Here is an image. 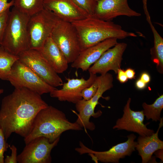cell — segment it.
<instances>
[{
  "instance_id": "obj_21",
  "label": "cell",
  "mask_w": 163,
  "mask_h": 163,
  "mask_svg": "<svg viewBox=\"0 0 163 163\" xmlns=\"http://www.w3.org/2000/svg\"><path fill=\"white\" fill-rule=\"evenodd\" d=\"M14 7L20 11L30 16L43 8V0H14Z\"/></svg>"
},
{
  "instance_id": "obj_14",
  "label": "cell",
  "mask_w": 163,
  "mask_h": 163,
  "mask_svg": "<svg viewBox=\"0 0 163 163\" xmlns=\"http://www.w3.org/2000/svg\"><path fill=\"white\" fill-rule=\"evenodd\" d=\"M127 46V44L125 43H118L107 50L89 68L88 70L89 73L101 75L113 70L117 74L120 68L123 56Z\"/></svg>"
},
{
  "instance_id": "obj_10",
  "label": "cell",
  "mask_w": 163,
  "mask_h": 163,
  "mask_svg": "<svg viewBox=\"0 0 163 163\" xmlns=\"http://www.w3.org/2000/svg\"><path fill=\"white\" fill-rule=\"evenodd\" d=\"M60 137L50 142L45 137H36L26 144L22 151L17 156L19 163H50L51 152L56 146Z\"/></svg>"
},
{
  "instance_id": "obj_30",
  "label": "cell",
  "mask_w": 163,
  "mask_h": 163,
  "mask_svg": "<svg viewBox=\"0 0 163 163\" xmlns=\"http://www.w3.org/2000/svg\"><path fill=\"white\" fill-rule=\"evenodd\" d=\"M8 0H0V14L14 6V0L8 2Z\"/></svg>"
},
{
  "instance_id": "obj_19",
  "label": "cell",
  "mask_w": 163,
  "mask_h": 163,
  "mask_svg": "<svg viewBox=\"0 0 163 163\" xmlns=\"http://www.w3.org/2000/svg\"><path fill=\"white\" fill-rule=\"evenodd\" d=\"M75 107L78 113L77 114L78 118L76 122L82 128L91 131L95 129L94 123L90 122V119L92 116L96 118L102 114L101 111L94 112L95 108L93 106L90 100L87 101L82 99L75 104Z\"/></svg>"
},
{
  "instance_id": "obj_29",
  "label": "cell",
  "mask_w": 163,
  "mask_h": 163,
  "mask_svg": "<svg viewBox=\"0 0 163 163\" xmlns=\"http://www.w3.org/2000/svg\"><path fill=\"white\" fill-rule=\"evenodd\" d=\"M11 150V154L10 156H7L4 159L5 163H17V149L14 145L9 146Z\"/></svg>"
},
{
  "instance_id": "obj_9",
  "label": "cell",
  "mask_w": 163,
  "mask_h": 163,
  "mask_svg": "<svg viewBox=\"0 0 163 163\" xmlns=\"http://www.w3.org/2000/svg\"><path fill=\"white\" fill-rule=\"evenodd\" d=\"M127 140L113 146L108 150L98 152L93 150L80 142V147L75 150L80 155L88 153L92 159L96 162L98 161L104 163H118L119 160L126 156H130L135 151L137 142L135 141L136 136L133 133L127 136Z\"/></svg>"
},
{
  "instance_id": "obj_15",
  "label": "cell",
  "mask_w": 163,
  "mask_h": 163,
  "mask_svg": "<svg viewBox=\"0 0 163 163\" xmlns=\"http://www.w3.org/2000/svg\"><path fill=\"white\" fill-rule=\"evenodd\" d=\"M43 7L53 12L60 20L70 23L88 15L74 0H43Z\"/></svg>"
},
{
  "instance_id": "obj_12",
  "label": "cell",
  "mask_w": 163,
  "mask_h": 163,
  "mask_svg": "<svg viewBox=\"0 0 163 163\" xmlns=\"http://www.w3.org/2000/svg\"><path fill=\"white\" fill-rule=\"evenodd\" d=\"M131 101V98H129L124 107L122 117L117 119L113 129L133 132L142 136L152 135L154 131L148 128L143 123L144 115L143 110H132L130 107Z\"/></svg>"
},
{
  "instance_id": "obj_17",
  "label": "cell",
  "mask_w": 163,
  "mask_h": 163,
  "mask_svg": "<svg viewBox=\"0 0 163 163\" xmlns=\"http://www.w3.org/2000/svg\"><path fill=\"white\" fill-rule=\"evenodd\" d=\"M38 51L57 73H62L67 69L69 63L51 37Z\"/></svg>"
},
{
  "instance_id": "obj_2",
  "label": "cell",
  "mask_w": 163,
  "mask_h": 163,
  "mask_svg": "<svg viewBox=\"0 0 163 163\" xmlns=\"http://www.w3.org/2000/svg\"><path fill=\"white\" fill-rule=\"evenodd\" d=\"M78 33L81 51L107 39H123L137 37L134 33L126 31L112 21H105L88 15L82 19L71 23Z\"/></svg>"
},
{
  "instance_id": "obj_22",
  "label": "cell",
  "mask_w": 163,
  "mask_h": 163,
  "mask_svg": "<svg viewBox=\"0 0 163 163\" xmlns=\"http://www.w3.org/2000/svg\"><path fill=\"white\" fill-rule=\"evenodd\" d=\"M143 112L147 120L151 119L153 121H160L161 114L163 108V95H161L152 104H148L145 102L142 104Z\"/></svg>"
},
{
  "instance_id": "obj_35",
  "label": "cell",
  "mask_w": 163,
  "mask_h": 163,
  "mask_svg": "<svg viewBox=\"0 0 163 163\" xmlns=\"http://www.w3.org/2000/svg\"><path fill=\"white\" fill-rule=\"evenodd\" d=\"M156 157L160 158L161 161H163V149H159L154 153Z\"/></svg>"
},
{
  "instance_id": "obj_13",
  "label": "cell",
  "mask_w": 163,
  "mask_h": 163,
  "mask_svg": "<svg viewBox=\"0 0 163 163\" xmlns=\"http://www.w3.org/2000/svg\"><path fill=\"white\" fill-rule=\"evenodd\" d=\"M93 15L104 21H112L119 16L139 17L141 14L129 7L128 0H98Z\"/></svg>"
},
{
  "instance_id": "obj_11",
  "label": "cell",
  "mask_w": 163,
  "mask_h": 163,
  "mask_svg": "<svg viewBox=\"0 0 163 163\" xmlns=\"http://www.w3.org/2000/svg\"><path fill=\"white\" fill-rule=\"evenodd\" d=\"M90 76L87 80L80 78H66L67 82L63 84L60 89L56 88L50 93L51 97L56 98L61 101H68L75 104L82 99V91L90 86L95 80L96 74L89 73Z\"/></svg>"
},
{
  "instance_id": "obj_4",
  "label": "cell",
  "mask_w": 163,
  "mask_h": 163,
  "mask_svg": "<svg viewBox=\"0 0 163 163\" xmlns=\"http://www.w3.org/2000/svg\"><path fill=\"white\" fill-rule=\"evenodd\" d=\"M30 17L14 7L10 11L1 46L13 54L18 56L29 49L27 26Z\"/></svg>"
},
{
  "instance_id": "obj_36",
  "label": "cell",
  "mask_w": 163,
  "mask_h": 163,
  "mask_svg": "<svg viewBox=\"0 0 163 163\" xmlns=\"http://www.w3.org/2000/svg\"><path fill=\"white\" fill-rule=\"evenodd\" d=\"M4 90L3 89H0V95L3 93Z\"/></svg>"
},
{
  "instance_id": "obj_33",
  "label": "cell",
  "mask_w": 163,
  "mask_h": 163,
  "mask_svg": "<svg viewBox=\"0 0 163 163\" xmlns=\"http://www.w3.org/2000/svg\"><path fill=\"white\" fill-rule=\"evenodd\" d=\"M139 78L146 84L149 83L150 81L151 80V77L150 75L146 72L142 73L140 75Z\"/></svg>"
},
{
  "instance_id": "obj_8",
  "label": "cell",
  "mask_w": 163,
  "mask_h": 163,
  "mask_svg": "<svg viewBox=\"0 0 163 163\" xmlns=\"http://www.w3.org/2000/svg\"><path fill=\"white\" fill-rule=\"evenodd\" d=\"M18 56L20 61L50 85L56 88L62 85V79L38 50L29 49Z\"/></svg>"
},
{
  "instance_id": "obj_6",
  "label": "cell",
  "mask_w": 163,
  "mask_h": 163,
  "mask_svg": "<svg viewBox=\"0 0 163 163\" xmlns=\"http://www.w3.org/2000/svg\"><path fill=\"white\" fill-rule=\"evenodd\" d=\"M51 37L68 63H72L79 54L81 49L78 33L72 23L59 20L53 29Z\"/></svg>"
},
{
  "instance_id": "obj_32",
  "label": "cell",
  "mask_w": 163,
  "mask_h": 163,
  "mask_svg": "<svg viewBox=\"0 0 163 163\" xmlns=\"http://www.w3.org/2000/svg\"><path fill=\"white\" fill-rule=\"evenodd\" d=\"M125 71L128 79H132L135 78L136 73L134 69L129 68Z\"/></svg>"
},
{
  "instance_id": "obj_1",
  "label": "cell",
  "mask_w": 163,
  "mask_h": 163,
  "mask_svg": "<svg viewBox=\"0 0 163 163\" xmlns=\"http://www.w3.org/2000/svg\"><path fill=\"white\" fill-rule=\"evenodd\" d=\"M48 106L41 95L26 88H15L5 96L0 109V127L6 140L13 133L27 136L37 114Z\"/></svg>"
},
{
  "instance_id": "obj_3",
  "label": "cell",
  "mask_w": 163,
  "mask_h": 163,
  "mask_svg": "<svg viewBox=\"0 0 163 163\" xmlns=\"http://www.w3.org/2000/svg\"><path fill=\"white\" fill-rule=\"evenodd\" d=\"M82 129L76 122L69 121L62 111L48 105L37 114L31 130L24 138V140L26 144L36 137L44 136L48 138L50 142H53L65 131Z\"/></svg>"
},
{
  "instance_id": "obj_28",
  "label": "cell",
  "mask_w": 163,
  "mask_h": 163,
  "mask_svg": "<svg viewBox=\"0 0 163 163\" xmlns=\"http://www.w3.org/2000/svg\"><path fill=\"white\" fill-rule=\"evenodd\" d=\"M9 145L6 142L3 132L0 127V163H4V153Z\"/></svg>"
},
{
  "instance_id": "obj_31",
  "label": "cell",
  "mask_w": 163,
  "mask_h": 163,
  "mask_svg": "<svg viewBox=\"0 0 163 163\" xmlns=\"http://www.w3.org/2000/svg\"><path fill=\"white\" fill-rule=\"evenodd\" d=\"M117 74V79L120 82L123 83L127 82L128 78L124 70L121 68L120 69L118 70Z\"/></svg>"
},
{
  "instance_id": "obj_23",
  "label": "cell",
  "mask_w": 163,
  "mask_h": 163,
  "mask_svg": "<svg viewBox=\"0 0 163 163\" xmlns=\"http://www.w3.org/2000/svg\"><path fill=\"white\" fill-rule=\"evenodd\" d=\"M143 6L147 21L149 24L153 32L154 38V50L155 57L158 59L163 58V39L158 33L152 25L150 17L148 11L147 0H142Z\"/></svg>"
},
{
  "instance_id": "obj_16",
  "label": "cell",
  "mask_w": 163,
  "mask_h": 163,
  "mask_svg": "<svg viewBox=\"0 0 163 163\" xmlns=\"http://www.w3.org/2000/svg\"><path fill=\"white\" fill-rule=\"evenodd\" d=\"M117 40L116 38H109L81 51L71 66L83 71L88 70L105 51L118 43Z\"/></svg>"
},
{
  "instance_id": "obj_5",
  "label": "cell",
  "mask_w": 163,
  "mask_h": 163,
  "mask_svg": "<svg viewBox=\"0 0 163 163\" xmlns=\"http://www.w3.org/2000/svg\"><path fill=\"white\" fill-rule=\"evenodd\" d=\"M59 20L53 12L44 8L30 16L27 26L29 49L40 50L51 37Z\"/></svg>"
},
{
  "instance_id": "obj_7",
  "label": "cell",
  "mask_w": 163,
  "mask_h": 163,
  "mask_svg": "<svg viewBox=\"0 0 163 163\" xmlns=\"http://www.w3.org/2000/svg\"><path fill=\"white\" fill-rule=\"evenodd\" d=\"M8 80L15 88H26L40 95L50 93L56 88L47 83L19 59L12 66Z\"/></svg>"
},
{
  "instance_id": "obj_34",
  "label": "cell",
  "mask_w": 163,
  "mask_h": 163,
  "mask_svg": "<svg viewBox=\"0 0 163 163\" xmlns=\"http://www.w3.org/2000/svg\"><path fill=\"white\" fill-rule=\"evenodd\" d=\"M146 84L140 78H139L136 81L135 83V86L138 89L142 90L145 88Z\"/></svg>"
},
{
  "instance_id": "obj_26",
  "label": "cell",
  "mask_w": 163,
  "mask_h": 163,
  "mask_svg": "<svg viewBox=\"0 0 163 163\" xmlns=\"http://www.w3.org/2000/svg\"><path fill=\"white\" fill-rule=\"evenodd\" d=\"M99 84L98 76L94 82L89 87L84 88L82 91L81 95L82 99L87 101L91 100L95 94Z\"/></svg>"
},
{
  "instance_id": "obj_20",
  "label": "cell",
  "mask_w": 163,
  "mask_h": 163,
  "mask_svg": "<svg viewBox=\"0 0 163 163\" xmlns=\"http://www.w3.org/2000/svg\"><path fill=\"white\" fill-rule=\"evenodd\" d=\"M19 59L0 46V79L8 80L12 66Z\"/></svg>"
},
{
  "instance_id": "obj_24",
  "label": "cell",
  "mask_w": 163,
  "mask_h": 163,
  "mask_svg": "<svg viewBox=\"0 0 163 163\" xmlns=\"http://www.w3.org/2000/svg\"><path fill=\"white\" fill-rule=\"evenodd\" d=\"M98 77L99 84L97 91L94 96L90 100L95 108L98 104V100L103 93L113 86V77L111 74L107 72Z\"/></svg>"
},
{
  "instance_id": "obj_25",
  "label": "cell",
  "mask_w": 163,
  "mask_h": 163,
  "mask_svg": "<svg viewBox=\"0 0 163 163\" xmlns=\"http://www.w3.org/2000/svg\"><path fill=\"white\" fill-rule=\"evenodd\" d=\"M88 15H93L98 0H74Z\"/></svg>"
},
{
  "instance_id": "obj_18",
  "label": "cell",
  "mask_w": 163,
  "mask_h": 163,
  "mask_svg": "<svg viewBox=\"0 0 163 163\" xmlns=\"http://www.w3.org/2000/svg\"><path fill=\"white\" fill-rule=\"evenodd\" d=\"M156 132L149 136H139L137 139L135 148L141 157L142 163H146L151 160L152 156L157 150L163 149V142L158 138L159 130L163 126V118L160 120Z\"/></svg>"
},
{
  "instance_id": "obj_27",
  "label": "cell",
  "mask_w": 163,
  "mask_h": 163,
  "mask_svg": "<svg viewBox=\"0 0 163 163\" xmlns=\"http://www.w3.org/2000/svg\"><path fill=\"white\" fill-rule=\"evenodd\" d=\"M10 12V8H8L0 14V46L2 42Z\"/></svg>"
}]
</instances>
